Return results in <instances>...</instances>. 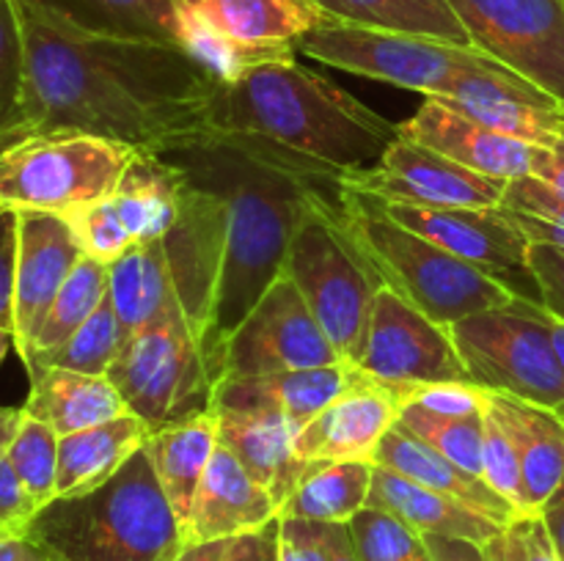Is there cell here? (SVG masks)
Returning a JSON list of instances; mask_svg holds the SVG:
<instances>
[{
	"instance_id": "obj_1",
	"label": "cell",
	"mask_w": 564,
	"mask_h": 561,
	"mask_svg": "<svg viewBox=\"0 0 564 561\" xmlns=\"http://www.w3.org/2000/svg\"><path fill=\"white\" fill-rule=\"evenodd\" d=\"M25 50V130L83 132L138 152L204 130L215 80L182 47L91 33L55 11L14 0Z\"/></svg>"
},
{
	"instance_id": "obj_2",
	"label": "cell",
	"mask_w": 564,
	"mask_h": 561,
	"mask_svg": "<svg viewBox=\"0 0 564 561\" xmlns=\"http://www.w3.org/2000/svg\"><path fill=\"white\" fill-rule=\"evenodd\" d=\"M152 154L226 207V242L215 289L207 361L218 383L220 350L259 297L284 275L303 215L345 193V176L253 135L193 130Z\"/></svg>"
},
{
	"instance_id": "obj_3",
	"label": "cell",
	"mask_w": 564,
	"mask_h": 561,
	"mask_svg": "<svg viewBox=\"0 0 564 561\" xmlns=\"http://www.w3.org/2000/svg\"><path fill=\"white\" fill-rule=\"evenodd\" d=\"M204 130L262 138L341 176L372 168L400 138V124L295 58L218 82Z\"/></svg>"
},
{
	"instance_id": "obj_4",
	"label": "cell",
	"mask_w": 564,
	"mask_h": 561,
	"mask_svg": "<svg viewBox=\"0 0 564 561\" xmlns=\"http://www.w3.org/2000/svg\"><path fill=\"white\" fill-rule=\"evenodd\" d=\"M25 534L58 561H174L187 544L147 446L99 487L42 506Z\"/></svg>"
},
{
	"instance_id": "obj_5",
	"label": "cell",
	"mask_w": 564,
	"mask_h": 561,
	"mask_svg": "<svg viewBox=\"0 0 564 561\" xmlns=\"http://www.w3.org/2000/svg\"><path fill=\"white\" fill-rule=\"evenodd\" d=\"M341 223L383 286L444 328L471 314L510 306L521 295L507 280L463 262L427 237L391 220L369 196L350 187L345 193Z\"/></svg>"
},
{
	"instance_id": "obj_6",
	"label": "cell",
	"mask_w": 564,
	"mask_h": 561,
	"mask_svg": "<svg viewBox=\"0 0 564 561\" xmlns=\"http://www.w3.org/2000/svg\"><path fill=\"white\" fill-rule=\"evenodd\" d=\"M345 193L303 215L286 253L284 273L297 286L339 355L358 363L372 300L383 280L341 223Z\"/></svg>"
},
{
	"instance_id": "obj_7",
	"label": "cell",
	"mask_w": 564,
	"mask_h": 561,
	"mask_svg": "<svg viewBox=\"0 0 564 561\" xmlns=\"http://www.w3.org/2000/svg\"><path fill=\"white\" fill-rule=\"evenodd\" d=\"M135 154L138 148L83 132L22 138L0 148V207L69 215L105 201Z\"/></svg>"
},
{
	"instance_id": "obj_8",
	"label": "cell",
	"mask_w": 564,
	"mask_h": 561,
	"mask_svg": "<svg viewBox=\"0 0 564 561\" xmlns=\"http://www.w3.org/2000/svg\"><path fill=\"white\" fill-rule=\"evenodd\" d=\"M449 336L474 383L564 416V372L538 297L471 314L449 324Z\"/></svg>"
},
{
	"instance_id": "obj_9",
	"label": "cell",
	"mask_w": 564,
	"mask_h": 561,
	"mask_svg": "<svg viewBox=\"0 0 564 561\" xmlns=\"http://www.w3.org/2000/svg\"><path fill=\"white\" fill-rule=\"evenodd\" d=\"M108 380L149 432L207 413L213 405L215 377L204 344L182 311L127 336L110 363Z\"/></svg>"
},
{
	"instance_id": "obj_10",
	"label": "cell",
	"mask_w": 564,
	"mask_h": 561,
	"mask_svg": "<svg viewBox=\"0 0 564 561\" xmlns=\"http://www.w3.org/2000/svg\"><path fill=\"white\" fill-rule=\"evenodd\" d=\"M297 53L424 97H441L460 72L496 61L477 47L334 20H325L306 33L297 42Z\"/></svg>"
},
{
	"instance_id": "obj_11",
	"label": "cell",
	"mask_w": 564,
	"mask_h": 561,
	"mask_svg": "<svg viewBox=\"0 0 564 561\" xmlns=\"http://www.w3.org/2000/svg\"><path fill=\"white\" fill-rule=\"evenodd\" d=\"M339 361L345 358L330 344L312 308L284 273L259 297L240 328L226 339L220 350L218 380L301 372Z\"/></svg>"
},
{
	"instance_id": "obj_12",
	"label": "cell",
	"mask_w": 564,
	"mask_h": 561,
	"mask_svg": "<svg viewBox=\"0 0 564 561\" xmlns=\"http://www.w3.org/2000/svg\"><path fill=\"white\" fill-rule=\"evenodd\" d=\"M468 38L564 105V0H449Z\"/></svg>"
},
{
	"instance_id": "obj_13",
	"label": "cell",
	"mask_w": 564,
	"mask_h": 561,
	"mask_svg": "<svg viewBox=\"0 0 564 561\" xmlns=\"http://www.w3.org/2000/svg\"><path fill=\"white\" fill-rule=\"evenodd\" d=\"M358 366L386 385L471 380L449 328L433 322L389 286H380L372 300Z\"/></svg>"
},
{
	"instance_id": "obj_14",
	"label": "cell",
	"mask_w": 564,
	"mask_h": 561,
	"mask_svg": "<svg viewBox=\"0 0 564 561\" xmlns=\"http://www.w3.org/2000/svg\"><path fill=\"white\" fill-rule=\"evenodd\" d=\"M350 190L424 207H501L507 182L468 170L408 138H397L367 170L345 176Z\"/></svg>"
},
{
	"instance_id": "obj_15",
	"label": "cell",
	"mask_w": 564,
	"mask_h": 561,
	"mask_svg": "<svg viewBox=\"0 0 564 561\" xmlns=\"http://www.w3.org/2000/svg\"><path fill=\"white\" fill-rule=\"evenodd\" d=\"M435 99L482 127L532 146L549 148L564 141V105L560 99L499 61L460 72Z\"/></svg>"
},
{
	"instance_id": "obj_16",
	"label": "cell",
	"mask_w": 564,
	"mask_h": 561,
	"mask_svg": "<svg viewBox=\"0 0 564 561\" xmlns=\"http://www.w3.org/2000/svg\"><path fill=\"white\" fill-rule=\"evenodd\" d=\"M224 201L213 190L193 185L182 176V212L174 229L163 237V248L182 311L202 339L204 355H207L215 289H218L220 262H224Z\"/></svg>"
},
{
	"instance_id": "obj_17",
	"label": "cell",
	"mask_w": 564,
	"mask_h": 561,
	"mask_svg": "<svg viewBox=\"0 0 564 561\" xmlns=\"http://www.w3.org/2000/svg\"><path fill=\"white\" fill-rule=\"evenodd\" d=\"M369 201L400 226L427 237L444 251L496 278L505 280V275L516 270L527 273L529 240L512 223L505 207H424L375 196H369Z\"/></svg>"
},
{
	"instance_id": "obj_18",
	"label": "cell",
	"mask_w": 564,
	"mask_h": 561,
	"mask_svg": "<svg viewBox=\"0 0 564 561\" xmlns=\"http://www.w3.org/2000/svg\"><path fill=\"white\" fill-rule=\"evenodd\" d=\"M86 256L64 215L17 212L14 350L25 361L55 295Z\"/></svg>"
},
{
	"instance_id": "obj_19",
	"label": "cell",
	"mask_w": 564,
	"mask_h": 561,
	"mask_svg": "<svg viewBox=\"0 0 564 561\" xmlns=\"http://www.w3.org/2000/svg\"><path fill=\"white\" fill-rule=\"evenodd\" d=\"M400 413L402 399L394 385L369 377L297 429L295 454L303 462H375Z\"/></svg>"
},
{
	"instance_id": "obj_20",
	"label": "cell",
	"mask_w": 564,
	"mask_h": 561,
	"mask_svg": "<svg viewBox=\"0 0 564 561\" xmlns=\"http://www.w3.org/2000/svg\"><path fill=\"white\" fill-rule=\"evenodd\" d=\"M400 135L490 179L512 182L532 174L538 146L482 127L435 97L400 124Z\"/></svg>"
},
{
	"instance_id": "obj_21",
	"label": "cell",
	"mask_w": 564,
	"mask_h": 561,
	"mask_svg": "<svg viewBox=\"0 0 564 561\" xmlns=\"http://www.w3.org/2000/svg\"><path fill=\"white\" fill-rule=\"evenodd\" d=\"M369 374L358 363L339 361L330 366L279 372L264 377H224L213 391V407L229 410H273L301 429L319 410L347 391L367 383Z\"/></svg>"
},
{
	"instance_id": "obj_22",
	"label": "cell",
	"mask_w": 564,
	"mask_h": 561,
	"mask_svg": "<svg viewBox=\"0 0 564 561\" xmlns=\"http://www.w3.org/2000/svg\"><path fill=\"white\" fill-rule=\"evenodd\" d=\"M273 520H279V504L273 495L237 462L226 446L218 443L193 498L187 542L235 539L262 531Z\"/></svg>"
},
{
	"instance_id": "obj_23",
	"label": "cell",
	"mask_w": 564,
	"mask_h": 561,
	"mask_svg": "<svg viewBox=\"0 0 564 561\" xmlns=\"http://www.w3.org/2000/svg\"><path fill=\"white\" fill-rule=\"evenodd\" d=\"M213 413L218 418V443L226 446L237 462L273 495L281 512L308 468V462L295 454L297 429L290 418L273 410L213 407Z\"/></svg>"
},
{
	"instance_id": "obj_24",
	"label": "cell",
	"mask_w": 564,
	"mask_h": 561,
	"mask_svg": "<svg viewBox=\"0 0 564 561\" xmlns=\"http://www.w3.org/2000/svg\"><path fill=\"white\" fill-rule=\"evenodd\" d=\"M375 465L389 468V471L400 473V476L411 479V482L422 484V487L435 490V493L490 517L499 526H510L512 520L521 517V512L510 501L501 498L482 476L463 471L460 465L438 454L433 446H427L416 435L408 432L400 421L386 432L383 443H380L378 454H375Z\"/></svg>"
},
{
	"instance_id": "obj_25",
	"label": "cell",
	"mask_w": 564,
	"mask_h": 561,
	"mask_svg": "<svg viewBox=\"0 0 564 561\" xmlns=\"http://www.w3.org/2000/svg\"><path fill=\"white\" fill-rule=\"evenodd\" d=\"M490 407L516 440L521 460L523 512L540 515L564 479V416L549 407L490 391Z\"/></svg>"
},
{
	"instance_id": "obj_26",
	"label": "cell",
	"mask_w": 564,
	"mask_h": 561,
	"mask_svg": "<svg viewBox=\"0 0 564 561\" xmlns=\"http://www.w3.org/2000/svg\"><path fill=\"white\" fill-rule=\"evenodd\" d=\"M176 6L251 47L297 50V42L325 22L314 0H176Z\"/></svg>"
},
{
	"instance_id": "obj_27",
	"label": "cell",
	"mask_w": 564,
	"mask_h": 561,
	"mask_svg": "<svg viewBox=\"0 0 564 561\" xmlns=\"http://www.w3.org/2000/svg\"><path fill=\"white\" fill-rule=\"evenodd\" d=\"M22 410L53 427L58 438L130 413L108 374L69 369H42L31 374V394Z\"/></svg>"
},
{
	"instance_id": "obj_28",
	"label": "cell",
	"mask_w": 564,
	"mask_h": 561,
	"mask_svg": "<svg viewBox=\"0 0 564 561\" xmlns=\"http://www.w3.org/2000/svg\"><path fill=\"white\" fill-rule=\"evenodd\" d=\"M369 506H378V509L400 517L405 526H411L422 537H455L485 544L501 528H507L490 520V517L479 515V512L468 509V506L457 504V501L446 498V495L435 493V490L422 487V484L380 465H375Z\"/></svg>"
},
{
	"instance_id": "obj_29",
	"label": "cell",
	"mask_w": 564,
	"mask_h": 561,
	"mask_svg": "<svg viewBox=\"0 0 564 561\" xmlns=\"http://www.w3.org/2000/svg\"><path fill=\"white\" fill-rule=\"evenodd\" d=\"M108 300L124 339L165 314L182 311L163 240L135 242L108 264Z\"/></svg>"
},
{
	"instance_id": "obj_30",
	"label": "cell",
	"mask_w": 564,
	"mask_h": 561,
	"mask_svg": "<svg viewBox=\"0 0 564 561\" xmlns=\"http://www.w3.org/2000/svg\"><path fill=\"white\" fill-rule=\"evenodd\" d=\"M149 435L152 432L135 413H124L113 421L58 438L55 498L88 493V490L108 482L113 473H119L130 462L135 451L147 446Z\"/></svg>"
},
{
	"instance_id": "obj_31",
	"label": "cell",
	"mask_w": 564,
	"mask_h": 561,
	"mask_svg": "<svg viewBox=\"0 0 564 561\" xmlns=\"http://www.w3.org/2000/svg\"><path fill=\"white\" fill-rule=\"evenodd\" d=\"M215 449H218V418L213 410L171 424V427L149 435L147 440L149 460H152L160 487H163L185 537L191 528L193 498H196L198 484H202Z\"/></svg>"
},
{
	"instance_id": "obj_32",
	"label": "cell",
	"mask_w": 564,
	"mask_h": 561,
	"mask_svg": "<svg viewBox=\"0 0 564 561\" xmlns=\"http://www.w3.org/2000/svg\"><path fill=\"white\" fill-rule=\"evenodd\" d=\"M132 242L163 240L182 212V176L152 152H138L110 196Z\"/></svg>"
},
{
	"instance_id": "obj_33",
	"label": "cell",
	"mask_w": 564,
	"mask_h": 561,
	"mask_svg": "<svg viewBox=\"0 0 564 561\" xmlns=\"http://www.w3.org/2000/svg\"><path fill=\"white\" fill-rule=\"evenodd\" d=\"M375 462H308L279 517L312 522H350L369 506Z\"/></svg>"
},
{
	"instance_id": "obj_34",
	"label": "cell",
	"mask_w": 564,
	"mask_h": 561,
	"mask_svg": "<svg viewBox=\"0 0 564 561\" xmlns=\"http://www.w3.org/2000/svg\"><path fill=\"white\" fill-rule=\"evenodd\" d=\"M325 20L474 47L449 0H314Z\"/></svg>"
},
{
	"instance_id": "obj_35",
	"label": "cell",
	"mask_w": 564,
	"mask_h": 561,
	"mask_svg": "<svg viewBox=\"0 0 564 561\" xmlns=\"http://www.w3.org/2000/svg\"><path fill=\"white\" fill-rule=\"evenodd\" d=\"M91 33L154 38L180 47L176 0H33Z\"/></svg>"
},
{
	"instance_id": "obj_36",
	"label": "cell",
	"mask_w": 564,
	"mask_h": 561,
	"mask_svg": "<svg viewBox=\"0 0 564 561\" xmlns=\"http://www.w3.org/2000/svg\"><path fill=\"white\" fill-rule=\"evenodd\" d=\"M105 297H108V264L99 262V258L83 256L69 273V278L64 280L58 295H55L53 306H50L36 339H33L31 352L22 363L28 366L33 358L58 350L102 306Z\"/></svg>"
},
{
	"instance_id": "obj_37",
	"label": "cell",
	"mask_w": 564,
	"mask_h": 561,
	"mask_svg": "<svg viewBox=\"0 0 564 561\" xmlns=\"http://www.w3.org/2000/svg\"><path fill=\"white\" fill-rule=\"evenodd\" d=\"M176 11H180V47L220 82H235L237 77L262 64L292 61L297 53L295 47H251V44L235 42L191 11L180 9V6Z\"/></svg>"
},
{
	"instance_id": "obj_38",
	"label": "cell",
	"mask_w": 564,
	"mask_h": 561,
	"mask_svg": "<svg viewBox=\"0 0 564 561\" xmlns=\"http://www.w3.org/2000/svg\"><path fill=\"white\" fill-rule=\"evenodd\" d=\"M121 344H124V333H121L119 317H116L113 306L105 297L102 306L53 352L33 358L28 363V377L42 369H69V372L83 374H108L110 363L119 355Z\"/></svg>"
},
{
	"instance_id": "obj_39",
	"label": "cell",
	"mask_w": 564,
	"mask_h": 561,
	"mask_svg": "<svg viewBox=\"0 0 564 561\" xmlns=\"http://www.w3.org/2000/svg\"><path fill=\"white\" fill-rule=\"evenodd\" d=\"M488 410V407H485ZM482 413L474 416H438L424 407H402L400 424L438 454L460 465L463 471L482 476Z\"/></svg>"
},
{
	"instance_id": "obj_40",
	"label": "cell",
	"mask_w": 564,
	"mask_h": 561,
	"mask_svg": "<svg viewBox=\"0 0 564 561\" xmlns=\"http://www.w3.org/2000/svg\"><path fill=\"white\" fill-rule=\"evenodd\" d=\"M28 138L25 50L14 0H0V148Z\"/></svg>"
},
{
	"instance_id": "obj_41",
	"label": "cell",
	"mask_w": 564,
	"mask_h": 561,
	"mask_svg": "<svg viewBox=\"0 0 564 561\" xmlns=\"http://www.w3.org/2000/svg\"><path fill=\"white\" fill-rule=\"evenodd\" d=\"M6 460L14 468L17 479L31 495L36 509L47 506L55 498V482H58V435L39 418H22L20 432L11 443Z\"/></svg>"
},
{
	"instance_id": "obj_42",
	"label": "cell",
	"mask_w": 564,
	"mask_h": 561,
	"mask_svg": "<svg viewBox=\"0 0 564 561\" xmlns=\"http://www.w3.org/2000/svg\"><path fill=\"white\" fill-rule=\"evenodd\" d=\"M347 528L358 561H430L422 534L378 506L358 512Z\"/></svg>"
},
{
	"instance_id": "obj_43",
	"label": "cell",
	"mask_w": 564,
	"mask_h": 561,
	"mask_svg": "<svg viewBox=\"0 0 564 561\" xmlns=\"http://www.w3.org/2000/svg\"><path fill=\"white\" fill-rule=\"evenodd\" d=\"M482 479L501 495L510 501L521 515L523 512V482H521V460H518L516 440L510 429L501 421L499 413L490 407L482 416Z\"/></svg>"
},
{
	"instance_id": "obj_44",
	"label": "cell",
	"mask_w": 564,
	"mask_h": 561,
	"mask_svg": "<svg viewBox=\"0 0 564 561\" xmlns=\"http://www.w3.org/2000/svg\"><path fill=\"white\" fill-rule=\"evenodd\" d=\"M64 218L69 220L83 253L91 258H99V262L105 264L116 262L127 248L135 245L130 231H127L124 223H121L119 212H116L110 198L75 209V212L64 215Z\"/></svg>"
},
{
	"instance_id": "obj_45",
	"label": "cell",
	"mask_w": 564,
	"mask_h": 561,
	"mask_svg": "<svg viewBox=\"0 0 564 561\" xmlns=\"http://www.w3.org/2000/svg\"><path fill=\"white\" fill-rule=\"evenodd\" d=\"M402 407L416 405L438 416H474L482 413L490 402V391L471 380L455 383H422V385H394Z\"/></svg>"
},
{
	"instance_id": "obj_46",
	"label": "cell",
	"mask_w": 564,
	"mask_h": 561,
	"mask_svg": "<svg viewBox=\"0 0 564 561\" xmlns=\"http://www.w3.org/2000/svg\"><path fill=\"white\" fill-rule=\"evenodd\" d=\"M334 526L279 517V561H330Z\"/></svg>"
},
{
	"instance_id": "obj_47",
	"label": "cell",
	"mask_w": 564,
	"mask_h": 561,
	"mask_svg": "<svg viewBox=\"0 0 564 561\" xmlns=\"http://www.w3.org/2000/svg\"><path fill=\"white\" fill-rule=\"evenodd\" d=\"M527 273L538 286V300L545 311L564 319V248L529 242Z\"/></svg>"
},
{
	"instance_id": "obj_48",
	"label": "cell",
	"mask_w": 564,
	"mask_h": 561,
	"mask_svg": "<svg viewBox=\"0 0 564 561\" xmlns=\"http://www.w3.org/2000/svg\"><path fill=\"white\" fill-rule=\"evenodd\" d=\"M501 207L538 215V218L564 226V196L556 193L554 187L545 185V182L534 179V176H521V179L507 182Z\"/></svg>"
},
{
	"instance_id": "obj_49",
	"label": "cell",
	"mask_w": 564,
	"mask_h": 561,
	"mask_svg": "<svg viewBox=\"0 0 564 561\" xmlns=\"http://www.w3.org/2000/svg\"><path fill=\"white\" fill-rule=\"evenodd\" d=\"M17 292V212H0V328L14 333Z\"/></svg>"
},
{
	"instance_id": "obj_50",
	"label": "cell",
	"mask_w": 564,
	"mask_h": 561,
	"mask_svg": "<svg viewBox=\"0 0 564 561\" xmlns=\"http://www.w3.org/2000/svg\"><path fill=\"white\" fill-rule=\"evenodd\" d=\"M36 512V504L20 484L11 462L3 457L0 460V526L9 531H25Z\"/></svg>"
},
{
	"instance_id": "obj_51",
	"label": "cell",
	"mask_w": 564,
	"mask_h": 561,
	"mask_svg": "<svg viewBox=\"0 0 564 561\" xmlns=\"http://www.w3.org/2000/svg\"><path fill=\"white\" fill-rule=\"evenodd\" d=\"M518 539L523 548V561H560V553L554 548L549 528H545L540 515H521L516 522Z\"/></svg>"
},
{
	"instance_id": "obj_52",
	"label": "cell",
	"mask_w": 564,
	"mask_h": 561,
	"mask_svg": "<svg viewBox=\"0 0 564 561\" xmlns=\"http://www.w3.org/2000/svg\"><path fill=\"white\" fill-rule=\"evenodd\" d=\"M229 561H279V520L264 526L262 531L235 537Z\"/></svg>"
},
{
	"instance_id": "obj_53",
	"label": "cell",
	"mask_w": 564,
	"mask_h": 561,
	"mask_svg": "<svg viewBox=\"0 0 564 561\" xmlns=\"http://www.w3.org/2000/svg\"><path fill=\"white\" fill-rule=\"evenodd\" d=\"M430 561H490L485 544L455 537H424Z\"/></svg>"
},
{
	"instance_id": "obj_54",
	"label": "cell",
	"mask_w": 564,
	"mask_h": 561,
	"mask_svg": "<svg viewBox=\"0 0 564 561\" xmlns=\"http://www.w3.org/2000/svg\"><path fill=\"white\" fill-rule=\"evenodd\" d=\"M0 561H58L25 531L0 534Z\"/></svg>"
},
{
	"instance_id": "obj_55",
	"label": "cell",
	"mask_w": 564,
	"mask_h": 561,
	"mask_svg": "<svg viewBox=\"0 0 564 561\" xmlns=\"http://www.w3.org/2000/svg\"><path fill=\"white\" fill-rule=\"evenodd\" d=\"M529 176L545 182V185L554 187L556 193H562L564 196V141L549 148L538 146V152H534L532 174Z\"/></svg>"
},
{
	"instance_id": "obj_56",
	"label": "cell",
	"mask_w": 564,
	"mask_h": 561,
	"mask_svg": "<svg viewBox=\"0 0 564 561\" xmlns=\"http://www.w3.org/2000/svg\"><path fill=\"white\" fill-rule=\"evenodd\" d=\"M540 517H543L545 528H549L551 539H554V548L556 553H560V561H564V479L560 487L554 490V495L543 504Z\"/></svg>"
},
{
	"instance_id": "obj_57",
	"label": "cell",
	"mask_w": 564,
	"mask_h": 561,
	"mask_svg": "<svg viewBox=\"0 0 564 561\" xmlns=\"http://www.w3.org/2000/svg\"><path fill=\"white\" fill-rule=\"evenodd\" d=\"M235 539H204V542H187L174 561H229V550Z\"/></svg>"
},
{
	"instance_id": "obj_58",
	"label": "cell",
	"mask_w": 564,
	"mask_h": 561,
	"mask_svg": "<svg viewBox=\"0 0 564 561\" xmlns=\"http://www.w3.org/2000/svg\"><path fill=\"white\" fill-rule=\"evenodd\" d=\"M22 418H25L22 407H0V460L9 454L11 443H14L17 432H20Z\"/></svg>"
},
{
	"instance_id": "obj_59",
	"label": "cell",
	"mask_w": 564,
	"mask_h": 561,
	"mask_svg": "<svg viewBox=\"0 0 564 561\" xmlns=\"http://www.w3.org/2000/svg\"><path fill=\"white\" fill-rule=\"evenodd\" d=\"M330 561H358L347 522H336L334 526V550H330Z\"/></svg>"
},
{
	"instance_id": "obj_60",
	"label": "cell",
	"mask_w": 564,
	"mask_h": 561,
	"mask_svg": "<svg viewBox=\"0 0 564 561\" xmlns=\"http://www.w3.org/2000/svg\"><path fill=\"white\" fill-rule=\"evenodd\" d=\"M545 322H549V333H551V341H554V352H556V358H560V366L564 372V319L554 317L551 311H545Z\"/></svg>"
},
{
	"instance_id": "obj_61",
	"label": "cell",
	"mask_w": 564,
	"mask_h": 561,
	"mask_svg": "<svg viewBox=\"0 0 564 561\" xmlns=\"http://www.w3.org/2000/svg\"><path fill=\"white\" fill-rule=\"evenodd\" d=\"M9 350H14V333H11V330L0 328V366H3Z\"/></svg>"
},
{
	"instance_id": "obj_62",
	"label": "cell",
	"mask_w": 564,
	"mask_h": 561,
	"mask_svg": "<svg viewBox=\"0 0 564 561\" xmlns=\"http://www.w3.org/2000/svg\"><path fill=\"white\" fill-rule=\"evenodd\" d=\"M0 534H14V531H9V528H6V526H0Z\"/></svg>"
},
{
	"instance_id": "obj_63",
	"label": "cell",
	"mask_w": 564,
	"mask_h": 561,
	"mask_svg": "<svg viewBox=\"0 0 564 561\" xmlns=\"http://www.w3.org/2000/svg\"><path fill=\"white\" fill-rule=\"evenodd\" d=\"M0 212H3V207H0Z\"/></svg>"
}]
</instances>
